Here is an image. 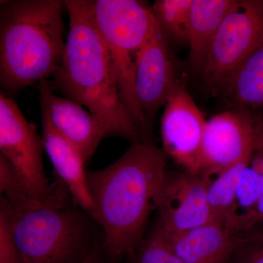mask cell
<instances>
[{"label":"cell","instance_id":"6","mask_svg":"<svg viewBox=\"0 0 263 263\" xmlns=\"http://www.w3.org/2000/svg\"><path fill=\"white\" fill-rule=\"evenodd\" d=\"M262 45L263 0H238L221 22L202 70L213 94H220L235 71Z\"/></svg>","mask_w":263,"mask_h":263},{"label":"cell","instance_id":"2","mask_svg":"<svg viewBox=\"0 0 263 263\" xmlns=\"http://www.w3.org/2000/svg\"><path fill=\"white\" fill-rule=\"evenodd\" d=\"M70 29L60 67L51 81L53 90L89 109L103 123L106 138L132 143L145 139L119 93L106 46L95 24L92 0H66Z\"/></svg>","mask_w":263,"mask_h":263},{"label":"cell","instance_id":"16","mask_svg":"<svg viewBox=\"0 0 263 263\" xmlns=\"http://www.w3.org/2000/svg\"><path fill=\"white\" fill-rule=\"evenodd\" d=\"M221 93L234 108L263 111V45L235 71Z\"/></svg>","mask_w":263,"mask_h":263},{"label":"cell","instance_id":"4","mask_svg":"<svg viewBox=\"0 0 263 263\" xmlns=\"http://www.w3.org/2000/svg\"><path fill=\"white\" fill-rule=\"evenodd\" d=\"M24 263H81L94 245L88 213L68 191L37 206L16 210L0 201Z\"/></svg>","mask_w":263,"mask_h":263},{"label":"cell","instance_id":"14","mask_svg":"<svg viewBox=\"0 0 263 263\" xmlns=\"http://www.w3.org/2000/svg\"><path fill=\"white\" fill-rule=\"evenodd\" d=\"M43 142L59 179L70 193L74 203L88 214L94 209L88 186L84 157L74 145L60 136L47 117L42 114Z\"/></svg>","mask_w":263,"mask_h":263},{"label":"cell","instance_id":"9","mask_svg":"<svg viewBox=\"0 0 263 263\" xmlns=\"http://www.w3.org/2000/svg\"><path fill=\"white\" fill-rule=\"evenodd\" d=\"M164 106L161 119L164 152L184 171L200 175V152L208 120L180 81Z\"/></svg>","mask_w":263,"mask_h":263},{"label":"cell","instance_id":"15","mask_svg":"<svg viewBox=\"0 0 263 263\" xmlns=\"http://www.w3.org/2000/svg\"><path fill=\"white\" fill-rule=\"evenodd\" d=\"M237 0H193L190 11V62L203 70L208 54L219 26Z\"/></svg>","mask_w":263,"mask_h":263},{"label":"cell","instance_id":"25","mask_svg":"<svg viewBox=\"0 0 263 263\" xmlns=\"http://www.w3.org/2000/svg\"><path fill=\"white\" fill-rule=\"evenodd\" d=\"M81 263H103L99 247H97L89 254V257Z\"/></svg>","mask_w":263,"mask_h":263},{"label":"cell","instance_id":"13","mask_svg":"<svg viewBox=\"0 0 263 263\" xmlns=\"http://www.w3.org/2000/svg\"><path fill=\"white\" fill-rule=\"evenodd\" d=\"M155 231L184 263H229L241 241L215 221L179 233H167L157 226Z\"/></svg>","mask_w":263,"mask_h":263},{"label":"cell","instance_id":"26","mask_svg":"<svg viewBox=\"0 0 263 263\" xmlns=\"http://www.w3.org/2000/svg\"><path fill=\"white\" fill-rule=\"evenodd\" d=\"M251 238H255V239H262L263 240V233H259V234H256L250 236Z\"/></svg>","mask_w":263,"mask_h":263},{"label":"cell","instance_id":"21","mask_svg":"<svg viewBox=\"0 0 263 263\" xmlns=\"http://www.w3.org/2000/svg\"><path fill=\"white\" fill-rule=\"evenodd\" d=\"M129 257L130 263H184L155 230Z\"/></svg>","mask_w":263,"mask_h":263},{"label":"cell","instance_id":"19","mask_svg":"<svg viewBox=\"0 0 263 263\" xmlns=\"http://www.w3.org/2000/svg\"><path fill=\"white\" fill-rule=\"evenodd\" d=\"M193 0H157L152 14L167 42H189L190 11Z\"/></svg>","mask_w":263,"mask_h":263},{"label":"cell","instance_id":"1","mask_svg":"<svg viewBox=\"0 0 263 263\" xmlns=\"http://www.w3.org/2000/svg\"><path fill=\"white\" fill-rule=\"evenodd\" d=\"M167 157L150 141L138 142L108 167L87 173L94 204L90 216L103 230L102 248L113 263L143 241L167 173Z\"/></svg>","mask_w":263,"mask_h":263},{"label":"cell","instance_id":"12","mask_svg":"<svg viewBox=\"0 0 263 263\" xmlns=\"http://www.w3.org/2000/svg\"><path fill=\"white\" fill-rule=\"evenodd\" d=\"M39 100L41 114L47 117L60 136L80 151L87 162L99 143L106 138L103 123L80 104L55 94L51 81L47 79L39 82Z\"/></svg>","mask_w":263,"mask_h":263},{"label":"cell","instance_id":"24","mask_svg":"<svg viewBox=\"0 0 263 263\" xmlns=\"http://www.w3.org/2000/svg\"><path fill=\"white\" fill-rule=\"evenodd\" d=\"M263 221V188L260 196L252 212L247 216L242 227L241 232L248 231Z\"/></svg>","mask_w":263,"mask_h":263},{"label":"cell","instance_id":"10","mask_svg":"<svg viewBox=\"0 0 263 263\" xmlns=\"http://www.w3.org/2000/svg\"><path fill=\"white\" fill-rule=\"evenodd\" d=\"M207 188V179L201 175L167 173L157 202V226L167 233H179L214 221Z\"/></svg>","mask_w":263,"mask_h":263},{"label":"cell","instance_id":"23","mask_svg":"<svg viewBox=\"0 0 263 263\" xmlns=\"http://www.w3.org/2000/svg\"><path fill=\"white\" fill-rule=\"evenodd\" d=\"M229 263H263V240L242 238Z\"/></svg>","mask_w":263,"mask_h":263},{"label":"cell","instance_id":"11","mask_svg":"<svg viewBox=\"0 0 263 263\" xmlns=\"http://www.w3.org/2000/svg\"><path fill=\"white\" fill-rule=\"evenodd\" d=\"M179 82L168 42L157 24L140 50L135 75L137 101L151 126Z\"/></svg>","mask_w":263,"mask_h":263},{"label":"cell","instance_id":"18","mask_svg":"<svg viewBox=\"0 0 263 263\" xmlns=\"http://www.w3.org/2000/svg\"><path fill=\"white\" fill-rule=\"evenodd\" d=\"M252 156L228 167L208 181L207 197L213 221L224 226L234 202L240 176Z\"/></svg>","mask_w":263,"mask_h":263},{"label":"cell","instance_id":"22","mask_svg":"<svg viewBox=\"0 0 263 263\" xmlns=\"http://www.w3.org/2000/svg\"><path fill=\"white\" fill-rule=\"evenodd\" d=\"M0 263H24L6 216L0 212Z\"/></svg>","mask_w":263,"mask_h":263},{"label":"cell","instance_id":"20","mask_svg":"<svg viewBox=\"0 0 263 263\" xmlns=\"http://www.w3.org/2000/svg\"><path fill=\"white\" fill-rule=\"evenodd\" d=\"M0 201L16 210H24L43 203L34 201L26 191L22 180L11 164L0 155Z\"/></svg>","mask_w":263,"mask_h":263},{"label":"cell","instance_id":"5","mask_svg":"<svg viewBox=\"0 0 263 263\" xmlns=\"http://www.w3.org/2000/svg\"><path fill=\"white\" fill-rule=\"evenodd\" d=\"M92 11L123 103L145 139L149 141L152 126L137 101L135 75L140 50L157 25L151 8L137 0H92Z\"/></svg>","mask_w":263,"mask_h":263},{"label":"cell","instance_id":"7","mask_svg":"<svg viewBox=\"0 0 263 263\" xmlns=\"http://www.w3.org/2000/svg\"><path fill=\"white\" fill-rule=\"evenodd\" d=\"M43 138L10 97L0 91V152L11 164L34 201L45 203L66 190L61 181L51 183L43 162Z\"/></svg>","mask_w":263,"mask_h":263},{"label":"cell","instance_id":"17","mask_svg":"<svg viewBox=\"0 0 263 263\" xmlns=\"http://www.w3.org/2000/svg\"><path fill=\"white\" fill-rule=\"evenodd\" d=\"M263 188V147L254 152L240 176L234 202L224 227L230 234L240 233L243 223L257 203Z\"/></svg>","mask_w":263,"mask_h":263},{"label":"cell","instance_id":"8","mask_svg":"<svg viewBox=\"0 0 263 263\" xmlns=\"http://www.w3.org/2000/svg\"><path fill=\"white\" fill-rule=\"evenodd\" d=\"M263 143L260 114L233 108L207 121L200 152V172L209 181L247 157Z\"/></svg>","mask_w":263,"mask_h":263},{"label":"cell","instance_id":"3","mask_svg":"<svg viewBox=\"0 0 263 263\" xmlns=\"http://www.w3.org/2000/svg\"><path fill=\"white\" fill-rule=\"evenodd\" d=\"M61 0L0 2V85L17 94L53 76L61 64L63 40Z\"/></svg>","mask_w":263,"mask_h":263}]
</instances>
